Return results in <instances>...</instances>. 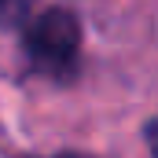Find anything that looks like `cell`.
I'll return each mask as SVG.
<instances>
[{
  "mask_svg": "<svg viewBox=\"0 0 158 158\" xmlns=\"http://www.w3.org/2000/svg\"><path fill=\"white\" fill-rule=\"evenodd\" d=\"M33 4H37V0H0V26H4V30L22 26V22L30 19Z\"/></svg>",
  "mask_w": 158,
  "mask_h": 158,
  "instance_id": "2",
  "label": "cell"
},
{
  "mask_svg": "<svg viewBox=\"0 0 158 158\" xmlns=\"http://www.w3.org/2000/svg\"><path fill=\"white\" fill-rule=\"evenodd\" d=\"M143 136H147V143H151V155L158 158V118L151 121V125H147V129H143Z\"/></svg>",
  "mask_w": 158,
  "mask_h": 158,
  "instance_id": "3",
  "label": "cell"
},
{
  "mask_svg": "<svg viewBox=\"0 0 158 158\" xmlns=\"http://www.w3.org/2000/svg\"><path fill=\"white\" fill-rule=\"evenodd\" d=\"M30 66L48 74L55 81L74 77L77 70V55H81V22L74 11L66 7H48L26 26L22 33Z\"/></svg>",
  "mask_w": 158,
  "mask_h": 158,
  "instance_id": "1",
  "label": "cell"
}]
</instances>
